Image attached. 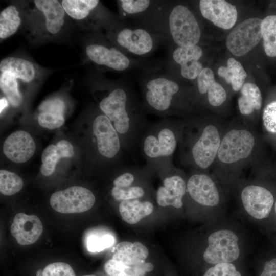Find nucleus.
<instances>
[{
    "label": "nucleus",
    "mask_w": 276,
    "mask_h": 276,
    "mask_svg": "<svg viewBox=\"0 0 276 276\" xmlns=\"http://www.w3.org/2000/svg\"><path fill=\"white\" fill-rule=\"evenodd\" d=\"M129 101L126 91L117 87L103 98L99 105L101 111L112 122L122 146L127 150L133 146L144 127L142 121L130 110Z\"/></svg>",
    "instance_id": "f257e3e1"
},
{
    "label": "nucleus",
    "mask_w": 276,
    "mask_h": 276,
    "mask_svg": "<svg viewBox=\"0 0 276 276\" xmlns=\"http://www.w3.org/2000/svg\"><path fill=\"white\" fill-rule=\"evenodd\" d=\"M25 13L30 22L31 34L43 39L60 33L66 15L60 1L57 0L32 1L28 3Z\"/></svg>",
    "instance_id": "f03ea898"
},
{
    "label": "nucleus",
    "mask_w": 276,
    "mask_h": 276,
    "mask_svg": "<svg viewBox=\"0 0 276 276\" xmlns=\"http://www.w3.org/2000/svg\"><path fill=\"white\" fill-rule=\"evenodd\" d=\"M177 146L175 133L167 121L160 122L148 129L142 136L141 147L148 167L165 170L169 167L168 161Z\"/></svg>",
    "instance_id": "7ed1b4c3"
},
{
    "label": "nucleus",
    "mask_w": 276,
    "mask_h": 276,
    "mask_svg": "<svg viewBox=\"0 0 276 276\" xmlns=\"http://www.w3.org/2000/svg\"><path fill=\"white\" fill-rule=\"evenodd\" d=\"M238 241V236L229 229H219L212 233L203 255L208 268L219 263L237 261L240 255Z\"/></svg>",
    "instance_id": "20e7f679"
},
{
    "label": "nucleus",
    "mask_w": 276,
    "mask_h": 276,
    "mask_svg": "<svg viewBox=\"0 0 276 276\" xmlns=\"http://www.w3.org/2000/svg\"><path fill=\"white\" fill-rule=\"evenodd\" d=\"M169 24L173 40L178 47L195 45L199 41V25L187 7L182 5L175 6L170 13Z\"/></svg>",
    "instance_id": "39448f33"
},
{
    "label": "nucleus",
    "mask_w": 276,
    "mask_h": 276,
    "mask_svg": "<svg viewBox=\"0 0 276 276\" xmlns=\"http://www.w3.org/2000/svg\"><path fill=\"white\" fill-rule=\"evenodd\" d=\"M262 20L258 17L247 19L234 27L227 35L226 44L234 55H245L255 48L262 38Z\"/></svg>",
    "instance_id": "423d86ee"
},
{
    "label": "nucleus",
    "mask_w": 276,
    "mask_h": 276,
    "mask_svg": "<svg viewBox=\"0 0 276 276\" xmlns=\"http://www.w3.org/2000/svg\"><path fill=\"white\" fill-rule=\"evenodd\" d=\"M96 198L89 189L80 186H73L57 191L51 196L52 208L61 213H82L90 209Z\"/></svg>",
    "instance_id": "0eeeda50"
},
{
    "label": "nucleus",
    "mask_w": 276,
    "mask_h": 276,
    "mask_svg": "<svg viewBox=\"0 0 276 276\" xmlns=\"http://www.w3.org/2000/svg\"><path fill=\"white\" fill-rule=\"evenodd\" d=\"M254 143V136L249 131L231 130L224 135L220 143L218 157L225 164L246 158L250 154Z\"/></svg>",
    "instance_id": "6e6552de"
},
{
    "label": "nucleus",
    "mask_w": 276,
    "mask_h": 276,
    "mask_svg": "<svg viewBox=\"0 0 276 276\" xmlns=\"http://www.w3.org/2000/svg\"><path fill=\"white\" fill-rule=\"evenodd\" d=\"M179 86L174 81L165 77H157L146 84L144 98L146 104L154 112L167 114L170 109Z\"/></svg>",
    "instance_id": "1a4fd4ad"
},
{
    "label": "nucleus",
    "mask_w": 276,
    "mask_h": 276,
    "mask_svg": "<svg viewBox=\"0 0 276 276\" xmlns=\"http://www.w3.org/2000/svg\"><path fill=\"white\" fill-rule=\"evenodd\" d=\"M92 128L99 153L107 158L117 156L121 150L122 143L118 133L108 118L104 114L97 116L93 121Z\"/></svg>",
    "instance_id": "9d476101"
},
{
    "label": "nucleus",
    "mask_w": 276,
    "mask_h": 276,
    "mask_svg": "<svg viewBox=\"0 0 276 276\" xmlns=\"http://www.w3.org/2000/svg\"><path fill=\"white\" fill-rule=\"evenodd\" d=\"M220 143L217 128L212 125L206 126L191 149L195 164L202 169L209 167L218 153Z\"/></svg>",
    "instance_id": "9b49d317"
},
{
    "label": "nucleus",
    "mask_w": 276,
    "mask_h": 276,
    "mask_svg": "<svg viewBox=\"0 0 276 276\" xmlns=\"http://www.w3.org/2000/svg\"><path fill=\"white\" fill-rule=\"evenodd\" d=\"M241 197L246 212L257 219H262L268 216L274 203L272 193L259 186L245 187L241 192Z\"/></svg>",
    "instance_id": "f8f14e48"
},
{
    "label": "nucleus",
    "mask_w": 276,
    "mask_h": 276,
    "mask_svg": "<svg viewBox=\"0 0 276 276\" xmlns=\"http://www.w3.org/2000/svg\"><path fill=\"white\" fill-rule=\"evenodd\" d=\"M199 9L203 17L221 29L232 28L237 19L236 6L224 0H201Z\"/></svg>",
    "instance_id": "ddd939ff"
},
{
    "label": "nucleus",
    "mask_w": 276,
    "mask_h": 276,
    "mask_svg": "<svg viewBox=\"0 0 276 276\" xmlns=\"http://www.w3.org/2000/svg\"><path fill=\"white\" fill-rule=\"evenodd\" d=\"M85 52L93 62L115 71H124L130 65L129 58L114 48L93 43L86 45Z\"/></svg>",
    "instance_id": "4468645a"
},
{
    "label": "nucleus",
    "mask_w": 276,
    "mask_h": 276,
    "mask_svg": "<svg viewBox=\"0 0 276 276\" xmlns=\"http://www.w3.org/2000/svg\"><path fill=\"white\" fill-rule=\"evenodd\" d=\"M186 191L192 199L203 206H215L220 201L219 193L215 182L205 174L192 175L187 182Z\"/></svg>",
    "instance_id": "2eb2a0df"
},
{
    "label": "nucleus",
    "mask_w": 276,
    "mask_h": 276,
    "mask_svg": "<svg viewBox=\"0 0 276 276\" xmlns=\"http://www.w3.org/2000/svg\"><path fill=\"white\" fill-rule=\"evenodd\" d=\"M3 149L5 155L9 159L15 163H23L33 155L35 144L28 132L18 130L6 139Z\"/></svg>",
    "instance_id": "dca6fc26"
},
{
    "label": "nucleus",
    "mask_w": 276,
    "mask_h": 276,
    "mask_svg": "<svg viewBox=\"0 0 276 276\" xmlns=\"http://www.w3.org/2000/svg\"><path fill=\"white\" fill-rule=\"evenodd\" d=\"M163 179L156 194L157 203L160 206H171L180 208L183 205L182 198L186 191L187 185L183 178L176 174L167 175Z\"/></svg>",
    "instance_id": "f3484780"
},
{
    "label": "nucleus",
    "mask_w": 276,
    "mask_h": 276,
    "mask_svg": "<svg viewBox=\"0 0 276 276\" xmlns=\"http://www.w3.org/2000/svg\"><path fill=\"white\" fill-rule=\"evenodd\" d=\"M11 233L21 245H28L36 242L41 236L43 226L36 215L18 213L14 217L11 226Z\"/></svg>",
    "instance_id": "a211bd4d"
},
{
    "label": "nucleus",
    "mask_w": 276,
    "mask_h": 276,
    "mask_svg": "<svg viewBox=\"0 0 276 276\" xmlns=\"http://www.w3.org/2000/svg\"><path fill=\"white\" fill-rule=\"evenodd\" d=\"M116 38L119 45L136 55H146L153 48V40L150 34L142 28L123 29Z\"/></svg>",
    "instance_id": "6ab92c4d"
},
{
    "label": "nucleus",
    "mask_w": 276,
    "mask_h": 276,
    "mask_svg": "<svg viewBox=\"0 0 276 276\" xmlns=\"http://www.w3.org/2000/svg\"><path fill=\"white\" fill-rule=\"evenodd\" d=\"M203 51L198 45L189 47H178L173 53L174 61L180 65L182 76L189 80H193L203 70L202 64L199 60L202 56Z\"/></svg>",
    "instance_id": "aec40b11"
},
{
    "label": "nucleus",
    "mask_w": 276,
    "mask_h": 276,
    "mask_svg": "<svg viewBox=\"0 0 276 276\" xmlns=\"http://www.w3.org/2000/svg\"><path fill=\"white\" fill-rule=\"evenodd\" d=\"M197 78L199 92L201 94L208 93V101L212 106H219L225 101L226 91L215 81L214 73L211 68H203Z\"/></svg>",
    "instance_id": "412c9836"
},
{
    "label": "nucleus",
    "mask_w": 276,
    "mask_h": 276,
    "mask_svg": "<svg viewBox=\"0 0 276 276\" xmlns=\"http://www.w3.org/2000/svg\"><path fill=\"white\" fill-rule=\"evenodd\" d=\"M0 71L11 74L17 79L29 83L36 76V68L31 61L16 57H8L0 62Z\"/></svg>",
    "instance_id": "4be33fe9"
},
{
    "label": "nucleus",
    "mask_w": 276,
    "mask_h": 276,
    "mask_svg": "<svg viewBox=\"0 0 276 276\" xmlns=\"http://www.w3.org/2000/svg\"><path fill=\"white\" fill-rule=\"evenodd\" d=\"M153 210L151 202L138 199L121 201L119 206L122 218L130 224L138 223L144 217L151 214Z\"/></svg>",
    "instance_id": "5701e85b"
},
{
    "label": "nucleus",
    "mask_w": 276,
    "mask_h": 276,
    "mask_svg": "<svg viewBox=\"0 0 276 276\" xmlns=\"http://www.w3.org/2000/svg\"><path fill=\"white\" fill-rule=\"evenodd\" d=\"M239 110L243 115H249L255 110H259L262 105V96L259 87L254 83H246L241 88L238 99Z\"/></svg>",
    "instance_id": "b1692460"
},
{
    "label": "nucleus",
    "mask_w": 276,
    "mask_h": 276,
    "mask_svg": "<svg viewBox=\"0 0 276 276\" xmlns=\"http://www.w3.org/2000/svg\"><path fill=\"white\" fill-rule=\"evenodd\" d=\"M60 2L66 14L77 22L86 20L100 3L97 0H62Z\"/></svg>",
    "instance_id": "393cba45"
},
{
    "label": "nucleus",
    "mask_w": 276,
    "mask_h": 276,
    "mask_svg": "<svg viewBox=\"0 0 276 276\" xmlns=\"http://www.w3.org/2000/svg\"><path fill=\"white\" fill-rule=\"evenodd\" d=\"M22 23L21 14L17 7L9 5L0 13V39H7L14 35Z\"/></svg>",
    "instance_id": "a878e982"
},
{
    "label": "nucleus",
    "mask_w": 276,
    "mask_h": 276,
    "mask_svg": "<svg viewBox=\"0 0 276 276\" xmlns=\"http://www.w3.org/2000/svg\"><path fill=\"white\" fill-rule=\"evenodd\" d=\"M217 73L227 83L232 85L234 91L241 89L247 77V73L241 63L233 58L227 60L226 66H220Z\"/></svg>",
    "instance_id": "bb28decb"
},
{
    "label": "nucleus",
    "mask_w": 276,
    "mask_h": 276,
    "mask_svg": "<svg viewBox=\"0 0 276 276\" xmlns=\"http://www.w3.org/2000/svg\"><path fill=\"white\" fill-rule=\"evenodd\" d=\"M264 50L267 56L276 57V15H269L262 21Z\"/></svg>",
    "instance_id": "cd10ccee"
},
{
    "label": "nucleus",
    "mask_w": 276,
    "mask_h": 276,
    "mask_svg": "<svg viewBox=\"0 0 276 276\" xmlns=\"http://www.w3.org/2000/svg\"><path fill=\"white\" fill-rule=\"evenodd\" d=\"M0 88L3 94L13 107L19 106L22 97L18 88L17 79L7 72L0 74Z\"/></svg>",
    "instance_id": "c85d7f7f"
},
{
    "label": "nucleus",
    "mask_w": 276,
    "mask_h": 276,
    "mask_svg": "<svg viewBox=\"0 0 276 276\" xmlns=\"http://www.w3.org/2000/svg\"><path fill=\"white\" fill-rule=\"evenodd\" d=\"M21 178L15 173L6 170L0 171V192L6 196L13 195L22 188Z\"/></svg>",
    "instance_id": "c756f323"
},
{
    "label": "nucleus",
    "mask_w": 276,
    "mask_h": 276,
    "mask_svg": "<svg viewBox=\"0 0 276 276\" xmlns=\"http://www.w3.org/2000/svg\"><path fill=\"white\" fill-rule=\"evenodd\" d=\"M62 158L57 147L50 145L46 147L41 155V173L45 176L51 175L55 170L56 164Z\"/></svg>",
    "instance_id": "7c9ffc66"
},
{
    "label": "nucleus",
    "mask_w": 276,
    "mask_h": 276,
    "mask_svg": "<svg viewBox=\"0 0 276 276\" xmlns=\"http://www.w3.org/2000/svg\"><path fill=\"white\" fill-rule=\"evenodd\" d=\"M86 246L90 252H100L112 246L114 237L108 234L90 232L86 238Z\"/></svg>",
    "instance_id": "2f4dec72"
},
{
    "label": "nucleus",
    "mask_w": 276,
    "mask_h": 276,
    "mask_svg": "<svg viewBox=\"0 0 276 276\" xmlns=\"http://www.w3.org/2000/svg\"><path fill=\"white\" fill-rule=\"evenodd\" d=\"M201 276H246L242 268L234 263H222L203 271Z\"/></svg>",
    "instance_id": "473e14b6"
},
{
    "label": "nucleus",
    "mask_w": 276,
    "mask_h": 276,
    "mask_svg": "<svg viewBox=\"0 0 276 276\" xmlns=\"http://www.w3.org/2000/svg\"><path fill=\"white\" fill-rule=\"evenodd\" d=\"M112 197L117 201L136 199L143 197L145 190L139 186L132 185L128 187H113L111 191Z\"/></svg>",
    "instance_id": "72a5a7b5"
},
{
    "label": "nucleus",
    "mask_w": 276,
    "mask_h": 276,
    "mask_svg": "<svg viewBox=\"0 0 276 276\" xmlns=\"http://www.w3.org/2000/svg\"><path fill=\"white\" fill-rule=\"evenodd\" d=\"M41 276H76V274L69 264L57 262L47 265L42 271Z\"/></svg>",
    "instance_id": "f704fd0d"
},
{
    "label": "nucleus",
    "mask_w": 276,
    "mask_h": 276,
    "mask_svg": "<svg viewBox=\"0 0 276 276\" xmlns=\"http://www.w3.org/2000/svg\"><path fill=\"white\" fill-rule=\"evenodd\" d=\"M38 122L43 128L54 129L61 127L64 124V118L62 114L43 111L39 114Z\"/></svg>",
    "instance_id": "c9c22d12"
},
{
    "label": "nucleus",
    "mask_w": 276,
    "mask_h": 276,
    "mask_svg": "<svg viewBox=\"0 0 276 276\" xmlns=\"http://www.w3.org/2000/svg\"><path fill=\"white\" fill-rule=\"evenodd\" d=\"M122 10L129 14L145 11L149 7V0H121L119 1Z\"/></svg>",
    "instance_id": "e433bc0d"
},
{
    "label": "nucleus",
    "mask_w": 276,
    "mask_h": 276,
    "mask_svg": "<svg viewBox=\"0 0 276 276\" xmlns=\"http://www.w3.org/2000/svg\"><path fill=\"white\" fill-rule=\"evenodd\" d=\"M262 119L267 130L276 133V101L266 106L263 110Z\"/></svg>",
    "instance_id": "4c0bfd02"
},
{
    "label": "nucleus",
    "mask_w": 276,
    "mask_h": 276,
    "mask_svg": "<svg viewBox=\"0 0 276 276\" xmlns=\"http://www.w3.org/2000/svg\"><path fill=\"white\" fill-rule=\"evenodd\" d=\"M65 109L64 101L59 98H53L43 101L39 107L40 112L47 111L63 115Z\"/></svg>",
    "instance_id": "58836bf2"
},
{
    "label": "nucleus",
    "mask_w": 276,
    "mask_h": 276,
    "mask_svg": "<svg viewBox=\"0 0 276 276\" xmlns=\"http://www.w3.org/2000/svg\"><path fill=\"white\" fill-rule=\"evenodd\" d=\"M127 267L121 261L110 259L105 263L104 271L108 276H124Z\"/></svg>",
    "instance_id": "ea45409f"
},
{
    "label": "nucleus",
    "mask_w": 276,
    "mask_h": 276,
    "mask_svg": "<svg viewBox=\"0 0 276 276\" xmlns=\"http://www.w3.org/2000/svg\"><path fill=\"white\" fill-rule=\"evenodd\" d=\"M135 180L133 171H125L117 177L113 181L114 187H128L132 186Z\"/></svg>",
    "instance_id": "a19ab883"
},
{
    "label": "nucleus",
    "mask_w": 276,
    "mask_h": 276,
    "mask_svg": "<svg viewBox=\"0 0 276 276\" xmlns=\"http://www.w3.org/2000/svg\"><path fill=\"white\" fill-rule=\"evenodd\" d=\"M56 146L62 158H70L73 156V147L67 141L61 140L56 144Z\"/></svg>",
    "instance_id": "79ce46f5"
},
{
    "label": "nucleus",
    "mask_w": 276,
    "mask_h": 276,
    "mask_svg": "<svg viewBox=\"0 0 276 276\" xmlns=\"http://www.w3.org/2000/svg\"><path fill=\"white\" fill-rule=\"evenodd\" d=\"M258 276H276V258L265 262Z\"/></svg>",
    "instance_id": "37998d69"
},
{
    "label": "nucleus",
    "mask_w": 276,
    "mask_h": 276,
    "mask_svg": "<svg viewBox=\"0 0 276 276\" xmlns=\"http://www.w3.org/2000/svg\"><path fill=\"white\" fill-rule=\"evenodd\" d=\"M132 252L135 257L142 260H146L149 255L147 248L142 243L137 241L133 243Z\"/></svg>",
    "instance_id": "c03bdc74"
},
{
    "label": "nucleus",
    "mask_w": 276,
    "mask_h": 276,
    "mask_svg": "<svg viewBox=\"0 0 276 276\" xmlns=\"http://www.w3.org/2000/svg\"><path fill=\"white\" fill-rule=\"evenodd\" d=\"M8 106V101L6 98L2 97L0 100V112L1 113L6 109Z\"/></svg>",
    "instance_id": "a18cd8bd"
},
{
    "label": "nucleus",
    "mask_w": 276,
    "mask_h": 276,
    "mask_svg": "<svg viewBox=\"0 0 276 276\" xmlns=\"http://www.w3.org/2000/svg\"><path fill=\"white\" fill-rule=\"evenodd\" d=\"M82 276H96V275H93V274H86V275H82Z\"/></svg>",
    "instance_id": "49530a36"
},
{
    "label": "nucleus",
    "mask_w": 276,
    "mask_h": 276,
    "mask_svg": "<svg viewBox=\"0 0 276 276\" xmlns=\"http://www.w3.org/2000/svg\"><path fill=\"white\" fill-rule=\"evenodd\" d=\"M274 209H275V214H276V201L275 202Z\"/></svg>",
    "instance_id": "de8ad7c7"
}]
</instances>
